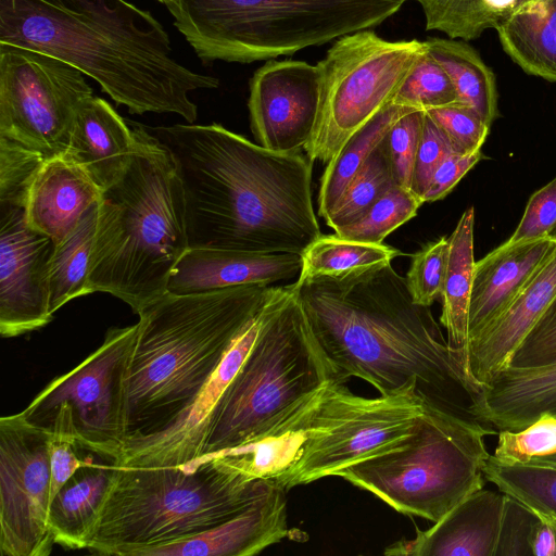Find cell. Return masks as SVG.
Here are the masks:
<instances>
[{"label":"cell","instance_id":"obj_1","mask_svg":"<svg viewBox=\"0 0 556 556\" xmlns=\"http://www.w3.org/2000/svg\"><path fill=\"white\" fill-rule=\"evenodd\" d=\"M294 282L334 381L359 378L382 395L415 391L427 404L477 421L472 408L482 386L391 264Z\"/></svg>","mask_w":556,"mask_h":556},{"label":"cell","instance_id":"obj_2","mask_svg":"<svg viewBox=\"0 0 556 556\" xmlns=\"http://www.w3.org/2000/svg\"><path fill=\"white\" fill-rule=\"evenodd\" d=\"M148 129L178 164L189 248L302 255L321 236L307 155L268 150L217 123Z\"/></svg>","mask_w":556,"mask_h":556},{"label":"cell","instance_id":"obj_3","mask_svg":"<svg viewBox=\"0 0 556 556\" xmlns=\"http://www.w3.org/2000/svg\"><path fill=\"white\" fill-rule=\"evenodd\" d=\"M0 42L73 65L131 114L173 113L193 124L190 92L219 86L179 63L163 25L127 0H0Z\"/></svg>","mask_w":556,"mask_h":556},{"label":"cell","instance_id":"obj_4","mask_svg":"<svg viewBox=\"0 0 556 556\" xmlns=\"http://www.w3.org/2000/svg\"><path fill=\"white\" fill-rule=\"evenodd\" d=\"M278 287L167 292L139 314L125 379L123 446L167 430L195 403Z\"/></svg>","mask_w":556,"mask_h":556},{"label":"cell","instance_id":"obj_5","mask_svg":"<svg viewBox=\"0 0 556 556\" xmlns=\"http://www.w3.org/2000/svg\"><path fill=\"white\" fill-rule=\"evenodd\" d=\"M128 123L134 152L121 178L101 191L88 281L90 293H110L139 315L167 293L189 241L175 156L147 126Z\"/></svg>","mask_w":556,"mask_h":556},{"label":"cell","instance_id":"obj_6","mask_svg":"<svg viewBox=\"0 0 556 556\" xmlns=\"http://www.w3.org/2000/svg\"><path fill=\"white\" fill-rule=\"evenodd\" d=\"M86 549L142 556L230 519L273 479H252L222 455L174 467H117Z\"/></svg>","mask_w":556,"mask_h":556},{"label":"cell","instance_id":"obj_7","mask_svg":"<svg viewBox=\"0 0 556 556\" xmlns=\"http://www.w3.org/2000/svg\"><path fill=\"white\" fill-rule=\"evenodd\" d=\"M331 379L295 282L279 286L249 353L208 416L200 457L257 440Z\"/></svg>","mask_w":556,"mask_h":556},{"label":"cell","instance_id":"obj_8","mask_svg":"<svg viewBox=\"0 0 556 556\" xmlns=\"http://www.w3.org/2000/svg\"><path fill=\"white\" fill-rule=\"evenodd\" d=\"M408 0H179L174 25L197 56L252 63L370 29Z\"/></svg>","mask_w":556,"mask_h":556},{"label":"cell","instance_id":"obj_9","mask_svg":"<svg viewBox=\"0 0 556 556\" xmlns=\"http://www.w3.org/2000/svg\"><path fill=\"white\" fill-rule=\"evenodd\" d=\"M496 433L425 402L424 415L407 438L337 476L403 515L435 522L483 488L490 456L484 437Z\"/></svg>","mask_w":556,"mask_h":556},{"label":"cell","instance_id":"obj_10","mask_svg":"<svg viewBox=\"0 0 556 556\" xmlns=\"http://www.w3.org/2000/svg\"><path fill=\"white\" fill-rule=\"evenodd\" d=\"M425 49L424 41H389L369 29L337 39L316 65L320 100L306 155L328 163L355 131L392 103Z\"/></svg>","mask_w":556,"mask_h":556},{"label":"cell","instance_id":"obj_11","mask_svg":"<svg viewBox=\"0 0 556 556\" xmlns=\"http://www.w3.org/2000/svg\"><path fill=\"white\" fill-rule=\"evenodd\" d=\"M138 323L108 330L102 344L54 378L22 410L34 426L114 463L124 442L125 379Z\"/></svg>","mask_w":556,"mask_h":556},{"label":"cell","instance_id":"obj_12","mask_svg":"<svg viewBox=\"0 0 556 556\" xmlns=\"http://www.w3.org/2000/svg\"><path fill=\"white\" fill-rule=\"evenodd\" d=\"M425 412L415 391L364 397L331 379L324 388L295 464L275 480L289 490L329 476L407 438Z\"/></svg>","mask_w":556,"mask_h":556},{"label":"cell","instance_id":"obj_13","mask_svg":"<svg viewBox=\"0 0 556 556\" xmlns=\"http://www.w3.org/2000/svg\"><path fill=\"white\" fill-rule=\"evenodd\" d=\"M93 96L86 75L47 53L0 42V137L63 156L80 105Z\"/></svg>","mask_w":556,"mask_h":556},{"label":"cell","instance_id":"obj_14","mask_svg":"<svg viewBox=\"0 0 556 556\" xmlns=\"http://www.w3.org/2000/svg\"><path fill=\"white\" fill-rule=\"evenodd\" d=\"M51 433L22 413L0 419V551L46 556L55 544L49 527Z\"/></svg>","mask_w":556,"mask_h":556},{"label":"cell","instance_id":"obj_15","mask_svg":"<svg viewBox=\"0 0 556 556\" xmlns=\"http://www.w3.org/2000/svg\"><path fill=\"white\" fill-rule=\"evenodd\" d=\"M53 241L28 226L24 208L0 205V333L17 337L49 324Z\"/></svg>","mask_w":556,"mask_h":556},{"label":"cell","instance_id":"obj_16","mask_svg":"<svg viewBox=\"0 0 556 556\" xmlns=\"http://www.w3.org/2000/svg\"><path fill=\"white\" fill-rule=\"evenodd\" d=\"M320 75L304 61H267L250 80L248 108L257 143L276 152H299L317 118Z\"/></svg>","mask_w":556,"mask_h":556},{"label":"cell","instance_id":"obj_17","mask_svg":"<svg viewBox=\"0 0 556 556\" xmlns=\"http://www.w3.org/2000/svg\"><path fill=\"white\" fill-rule=\"evenodd\" d=\"M505 494L483 488L456 504L427 530L383 551L389 556H494Z\"/></svg>","mask_w":556,"mask_h":556},{"label":"cell","instance_id":"obj_18","mask_svg":"<svg viewBox=\"0 0 556 556\" xmlns=\"http://www.w3.org/2000/svg\"><path fill=\"white\" fill-rule=\"evenodd\" d=\"M286 489L271 481L248 507L212 529L142 556H252L290 535Z\"/></svg>","mask_w":556,"mask_h":556},{"label":"cell","instance_id":"obj_19","mask_svg":"<svg viewBox=\"0 0 556 556\" xmlns=\"http://www.w3.org/2000/svg\"><path fill=\"white\" fill-rule=\"evenodd\" d=\"M302 255L189 248L167 285L172 294L207 292L242 285H271L299 277Z\"/></svg>","mask_w":556,"mask_h":556},{"label":"cell","instance_id":"obj_20","mask_svg":"<svg viewBox=\"0 0 556 556\" xmlns=\"http://www.w3.org/2000/svg\"><path fill=\"white\" fill-rule=\"evenodd\" d=\"M555 248L552 236L504 242L476 262L468 315L470 342L508 308Z\"/></svg>","mask_w":556,"mask_h":556},{"label":"cell","instance_id":"obj_21","mask_svg":"<svg viewBox=\"0 0 556 556\" xmlns=\"http://www.w3.org/2000/svg\"><path fill=\"white\" fill-rule=\"evenodd\" d=\"M556 295V248L525 288L480 336L470 342L469 367L484 386L509 359Z\"/></svg>","mask_w":556,"mask_h":556},{"label":"cell","instance_id":"obj_22","mask_svg":"<svg viewBox=\"0 0 556 556\" xmlns=\"http://www.w3.org/2000/svg\"><path fill=\"white\" fill-rule=\"evenodd\" d=\"M101 191L80 167L65 157L48 159L28 190L24 205L26 223L58 245L99 202Z\"/></svg>","mask_w":556,"mask_h":556},{"label":"cell","instance_id":"obj_23","mask_svg":"<svg viewBox=\"0 0 556 556\" xmlns=\"http://www.w3.org/2000/svg\"><path fill=\"white\" fill-rule=\"evenodd\" d=\"M135 147V134L104 99L92 96L79 108L63 155L104 190L126 170Z\"/></svg>","mask_w":556,"mask_h":556},{"label":"cell","instance_id":"obj_24","mask_svg":"<svg viewBox=\"0 0 556 556\" xmlns=\"http://www.w3.org/2000/svg\"><path fill=\"white\" fill-rule=\"evenodd\" d=\"M546 413L556 415V363L503 368L472 408L477 421L496 430H520Z\"/></svg>","mask_w":556,"mask_h":556},{"label":"cell","instance_id":"obj_25","mask_svg":"<svg viewBox=\"0 0 556 556\" xmlns=\"http://www.w3.org/2000/svg\"><path fill=\"white\" fill-rule=\"evenodd\" d=\"M115 465L80 467L50 503L49 527L55 544L87 547L115 473Z\"/></svg>","mask_w":556,"mask_h":556},{"label":"cell","instance_id":"obj_26","mask_svg":"<svg viewBox=\"0 0 556 556\" xmlns=\"http://www.w3.org/2000/svg\"><path fill=\"white\" fill-rule=\"evenodd\" d=\"M475 210L468 207L448 237L450 250L441 293L440 321L447 332V342L458 355L467 374L475 380L469 367V302L473 278Z\"/></svg>","mask_w":556,"mask_h":556},{"label":"cell","instance_id":"obj_27","mask_svg":"<svg viewBox=\"0 0 556 556\" xmlns=\"http://www.w3.org/2000/svg\"><path fill=\"white\" fill-rule=\"evenodd\" d=\"M504 51L527 74L556 83V0H526L496 28Z\"/></svg>","mask_w":556,"mask_h":556},{"label":"cell","instance_id":"obj_28","mask_svg":"<svg viewBox=\"0 0 556 556\" xmlns=\"http://www.w3.org/2000/svg\"><path fill=\"white\" fill-rule=\"evenodd\" d=\"M425 45L450 76L459 103L491 126L497 117L495 76L479 53L465 41L451 38L430 37Z\"/></svg>","mask_w":556,"mask_h":556},{"label":"cell","instance_id":"obj_29","mask_svg":"<svg viewBox=\"0 0 556 556\" xmlns=\"http://www.w3.org/2000/svg\"><path fill=\"white\" fill-rule=\"evenodd\" d=\"M412 108L390 104L355 131L327 163L320 180L318 215L325 220L341 200L361 167L379 147L395 122Z\"/></svg>","mask_w":556,"mask_h":556},{"label":"cell","instance_id":"obj_30","mask_svg":"<svg viewBox=\"0 0 556 556\" xmlns=\"http://www.w3.org/2000/svg\"><path fill=\"white\" fill-rule=\"evenodd\" d=\"M98 203L81 218L75 231L54 245L49 264V308L54 314L68 301L90 294V258L97 229Z\"/></svg>","mask_w":556,"mask_h":556},{"label":"cell","instance_id":"obj_31","mask_svg":"<svg viewBox=\"0 0 556 556\" xmlns=\"http://www.w3.org/2000/svg\"><path fill=\"white\" fill-rule=\"evenodd\" d=\"M401 252L386 244L348 240L338 235L320 236L302 254L298 281L311 278H343L391 264Z\"/></svg>","mask_w":556,"mask_h":556},{"label":"cell","instance_id":"obj_32","mask_svg":"<svg viewBox=\"0 0 556 556\" xmlns=\"http://www.w3.org/2000/svg\"><path fill=\"white\" fill-rule=\"evenodd\" d=\"M425 13L426 29L451 39L472 40L497 28L525 0H415Z\"/></svg>","mask_w":556,"mask_h":556},{"label":"cell","instance_id":"obj_33","mask_svg":"<svg viewBox=\"0 0 556 556\" xmlns=\"http://www.w3.org/2000/svg\"><path fill=\"white\" fill-rule=\"evenodd\" d=\"M483 476L498 491L521 502L538 515L556 519V467L502 465L490 454Z\"/></svg>","mask_w":556,"mask_h":556},{"label":"cell","instance_id":"obj_34","mask_svg":"<svg viewBox=\"0 0 556 556\" xmlns=\"http://www.w3.org/2000/svg\"><path fill=\"white\" fill-rule=\"evenodd\" d=\"M395 184L383 142L370 154L325 220L336 230L359 219Z\"/></svg>","mask_w":556,"mask_h":556},{"label":"cell","instance_id":"obj_35","mask_svg":"<svg viewBox=\"0 0 556 556\" xmlns=\"http://www.w3.org/2000/svg\"><path fill=\"white\" fill-rule=\"evenodd\" d=\"M422 204L410 190L394 185L359 219L336 229L334 233L352 241L380 244L389 233L413 218Z\"/></svg>","mask_w":556,"mask_h":556},{"label":"cell","instance_id":"obj_36","mask_svg":"<svg viewBox=\"0 0 556 556\" xmlns=\"http://www.w3.org/2000/svg\"><path fill=\"white\" fill-rule=\"evenodd\" d=\"M457 103L458 96L450 76L427 47L414 62L392 100V104L420 111Z\"/></svg>","mask_w":556,"mask_h":556},{"label":"cell","instance_id":"obj_37","mask_svg":"<svg viewBox=\"0 0 556 556\" xmlns=\"http://www.w3.org/2000/svg\"><path fill=\"white\" fill-rule=\"evenodd\" d=\"M556 454V415L543 414L520 430H497L491 458L502 465L527 464Z\"/></svg>","mask_w":556,"mask_h":556},{"label":"cell","instance_id":"obj_38","mask_svg":"<svg viewBox=\"0 0 556 556\" xmlns=\"http://www.w3.org/2000/svg\"><path fill=\"white\" fill-rule=\"evenodd\" d=\"M46 161L41 154L0 137V205L24 208L30 185Z\"/></svg>","mask_w":556,"mask_h":556},{"label":"cell","instance_id":"obj_39","mask_svg":"<svg viewBox=\"0 0 556 556\" xmlns=\"http://www.w3.org/2000/svg\"><path fill=\"white\" fill-rule=\"evenodd\" d=\"M448 250V238L442 237L428 243L413 255L405 278L415 303L431 306L441 296Z\"/></svg>","mask_w":556,"mask_h":556},{"label":"cell","instance_id":"obj_40","mask_svg":"<svg viewBox=\"0 0 556 556\" xmlns=\"http://www.w3.org/2000/svg\"><path fill=\"white\" fill-rule=\"evenodd\" d=\"M425 111L415 110L399 118L383 139L395 184L410 190L415 159Z\"/></svg>","mask_w":556,"mask_h":556},{"label":"cell","instance_id":"obj_41","mask_svg":"<svg viewBox=\"0 0 556 556\" xmlns=\"http://www.w3.org/2000/svg\"><path fill=\"white\" fill-rule=\"evenodd\" d=\"M426 112L444 131L454 153L468 154L481 150L490 126L471 109L457 103Z\"/></svg>","mask_w":556,"mask_h":556},{"label":"cell","instance_id":"obj_42","mask_svg":"<svg viewBox=\"0 0 556 556\" xmlns=\"http://www.w3.org/2000/svg\"><path fill=\"white\" fill-rule=\"evenodd\" d=\"M539 516L531 508L505 494L494 556H530L531 539Z\"/></svg>","mask_w":556,"mask_h":556},{"label":"cell","instance_id":"obj_43","mask_svg":"<svg viewBox=\"0 0 556 556\" xmlns=\"http://www.w3.org/2000/svg\"><path fill=\"white\" fill-rule=\"evenodd\" d=\"M444 131L425 111L421 137L412 175L410 191L421 199L440 164L453 153Z\"/></svg>","mask_w":556,"mask_h":556},{"label":"cell","instance_id":"obj_44","mask_svg":"<svg viewBox=\"0 0 556 556\" xmlns=\"http://www.w3.org/2000/svg\"><path fill=\"white\" fill-rule=\"evenodd\" d=\"M556 363V295L509 359L511 367Z\"/></svg>","mask_w":556,"mask_h":556},{"label":"cell","instance_id":"obj_45","mask_svg":"<svg viewBox=\"0 0 556 556\" xmlns=\"http://www.w3.org/2000/svg\"><path fill=\"white\" fill-rule=\"evenodd\" d=\"M556 229V177L536 190L528 200L523 215L508 244L538 240L553 235Z\"/></svg>","mask_w":556,"mask_h":556},{"label":"cell","instance_id":"obj_46","mask_svg":"<svg viewBox=\"0 0 556 556\" xmlns=\"http://www.w3.org/2000/svg\"><path fill=\"white\" fill-rule=\"evenodd\" d=\"M483 157L481 150L468 154L451 153L434 172L422 202H434L445 198Z\"/></svg>","mask_w":556,"mask_h":556},{"label":"cell","instance_id":"obj_47","mask_svg":"<svg viewBox=\"0 0 556 556\" xmlns=\"http://www.w3.org/2000/svg\"><path fill=\"white\" fill-rule=\"evenodd\" d=\"M52 435V434H51ZM75 442L53 437L50 442L51 501L67 480L84 466L92 465V458H80ZM51 503V502H50Z\"/></svg>","mask_w":556,"mask_h":556},{"label":"cell","instance_id":"obj_48","mask_svg":"<svg viewBox=\"0 0 556 556\" xmlns=\"http://www.w3.org/2000/svg\"><path fill=\"white\" fill-rule=\"evenodd\" d=\"M538 516L531 539L532 555L556 556V519Z\"/></svg>","mask_w":556,"mask_h":556},{"label":"cell","instance_id":"obj_49","mask_svg":"<svg viewBox=\"0 0 556 556\" xmlns=\"http://www.w3.org/2000/svg\"><path fill=\"white\" fill-rule=\"evenodd\" d=\"M527 464L556 467V454L533 458Z\"/></svg>","mask_w":556,"mask_h":556},{"label":"cell","instance_id":"obj_50","mask_svg":"<svg viewBox=\"0 0 556 556\" xmlns=\"http://www.w3.org/2000/svg\"><path fill=\"white\" fill-rule=\"evenodd\" d=\"M157 2L164 4L167 10L169 11V13H173L177 7H178V3H179V0H156Z\"/></svg>","mask_w":556,"mask_h":556},{"label":"cell","instance_id":"obj_51","mask_svg":"<svg viewBox=\"0 0 556 556\" xmlns=\"http://www.w3.org/2000/svg\"><path fill=\"white\" fill-rule=\"evenodd\" d=\"M552 237H555L556 238V229L554 230Z\"/></svg>","mask_w":556,"mask_h":556},{"label":"cell","instance_id":"obj_52","mask_svg":"<svg viewBox=\"0 0 556 556\" xmlns=\"http://www.w3.org/2000/svg\"><path fill=\"white\" fill-rule=\"evenodd\" d=\"M526 1V0H525Z\"/></svg>","mask_w":556,"mask_h":556}]
</instances>
